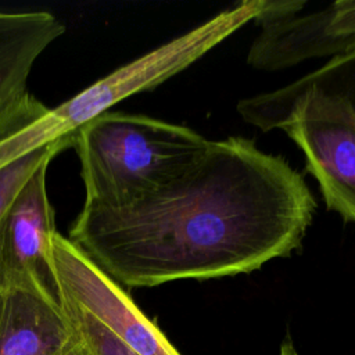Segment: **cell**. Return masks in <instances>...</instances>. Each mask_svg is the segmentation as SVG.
<instances>
[{
  "instance_id": "277c9868",
  "label": "cell",
  "mask_w": 355,
  "mask_h": 355,
  "mask_svg": "<svg viewBox=\"0 0 355 355\" xmlns=\"http://www.w3.org/2000/svg\"><path fill=\"white\" fill-rule=\"evenodd\" d=\"M208 143L184 125L107 111L71 141L80 162L83 204L118 207L141 198L187 169Z\"/></svg>"
},
{
  "instance_id": "6da1fadb",
  "label": "cell",
  "mask_w": 355,
  "mask_h": 355,
  "mask_svg": "<svg viewBox=\"0 0 355 355\" xmlns=\"http://www.w3.org/2000/svg\"><path fill=\"white\" fill-rule=\"evenodd\" d=\"M316 201L254 140H209L180 175L129 204H83L68 239L122 287L251 273L295 251Z\"/></svg>"
},
{
  "instance_id": "3957f363",
  "label": "cell",
  "mask_w": 355,
  "mask_h": 355,
  "mask_svg": "<svg viewBox=\"0 0 355 355\" xmlns=\"http://www.w3.org/2000/svg\"><path fill=\"white\" fill-rule=\"evenodd\" d=\"M273 0H244L189 32L118 67L11 136L0 140V169L39 148L71 147L73 135L101 114L182 72L248 22L261 21Z\"/></svg>"
},
{
  "instance_id": "5b68a950",
  "label": "cell",
  "mask_w": 355,
  "mask_h": 355,
  "mask_svg": "<svg viewBox=\"0 0 355 355\" xmlns=\"http://www.w3.org/2000/svg\"><path fill=\"white\" fill-rule=\"evenodd\" d=\"M51 272L55 295L78 304L137 355H182L128 291L58 232L51 239Z\"/></svg>"
},
{
  "instance_id": "30bf717a",
  "label": "cell",
  "mask_w": 355,
  "mask_h": 355,
  "mask_svg": "<svg viewBox=\"0 0 355 355\" xmlns=\"http://www.w3.org/2000/svg\"><path fill=\"white\" fill-rule=\"evenodd\" d=\"M57 300L80 355H137L78 304L62 295Z\"/></svg>"
},
{
  "instance_id": "52a82bcc",
  "label": "cell",
  "mask_w": 355,
  "mask_h": 355,
  "mask_svg": "<svg viewBox=\"0 0 355 355\" xmlns=\"http://www.w3.org/2000/svg\"><path fill=\"white\" fill-rule=\"evenodd\" d=\"M49 164L31 175L0 220L1 283H36L54 290L51 239L57 229L47 194Z\"/></svg>"
},
{
  "instance_id": "7a4b0ae2",
  "label": "cell",
  "mask_w": 355,
  "mask_h": 355,
  "mask_svg": "<svg viewBox=\"0 0 355 355\" xmlns=\"http://www.w3.org/2000/svg\"><path fill=\"white\" fill-rule=\"evenodd\" d=\"M237 112L262 132H286L326 205L355 223V47L288 85L240 100Z\"/></svg>"
},
{
  "instance_id": "4fadbf2b",
  "label": "cell",
  "mask_w": 355,
  "mask_h": 355,
  "mask_svg": "<svg viewBox=\"0 0 355 355\" xmlns=\"http://www.w3.org/2000/svg\"><path fill=\"white\" fill-rule=\"evenodd\" d=\"M61 355H80V354H79V351H78V348L75 347V343H73V347L69 351H67V352H64Z\"/></svg>"
},
{
  "instance_id": "7c38bea8",
  "label": "cell",
  "mask_w": 355,
  "mask_h": 355,
  "mask_svg": "<svg viewBox=\"0 0 355 355\" xmlns=\"http://www.w3.org/2000/svg\"><path fill=\"white\" fill-rule=\"evenodd\" d=\"M279 355H298V352H297V349L294 347V343H293V340L290 338L288 334L283 338V341L280 344Z\"/></svg>"
},
{
  "instance_id": "8fae6325",
  "label": "cell",
  "mask_w": 355,
  "mask_h": 355,
  "mask_svg": "<svg viewBox=\"0 0 355 355\" xmlns=\"http://www.w3.org/2000/svg\"><path fill=\"white\" fill-rule=\"evenodd\" d=\"M64 147L60 144H51L43 148H39L33 153L26 154L25 157L8 164L0 169V220L11 204L19 189L31 178V175L43 164L51 162Z\"/></svg>"
},
{
  "instance_id": "ba28073f",
  "label": "cell",
  "mask_w": 355,
  "mask_h": 355,
  "mask_svg": "<svg viewBox=\"0 0 355 355\" xmlns=\"http://www.w3.org/2000/svg\"><path fill=\"white\" fill-rule=\"evenodd\" d=\"M73 347L55 291L0 282V355H61Z\"/></svg>"
},
{
  "instance_id": "8992f818",
  "label": "cell",
  "mask_w": 355,
  "mask_h": 355,
  "mask_svg": "<svg viewBox=\"0 0 355 355\" xmlns=\"http://www.w3.org/2000/svg\"><path fill=\"white\" fill-rule=\"evenodd\" d=\"M247 62L261 71H280L301 62L333 58L355 47V0H338L312 12L293 11L258 22Z\"/></svg>"
},
{
  "instance_id": "9c48e42d",
  "label": "cell",
  "mask_w": 355,
  "mask_h": 355,
  "mask_svg": "<svg viewBox=\"0 0 355 355\" xmlns=\"http://www.w3.org/2000/svg\"><path fill=\"white\" fill-rule=\"evenodd\" d=\"M65 29L49 11H0V119L29 94L36 60Z\"/></svg>"
}]
</instances>
